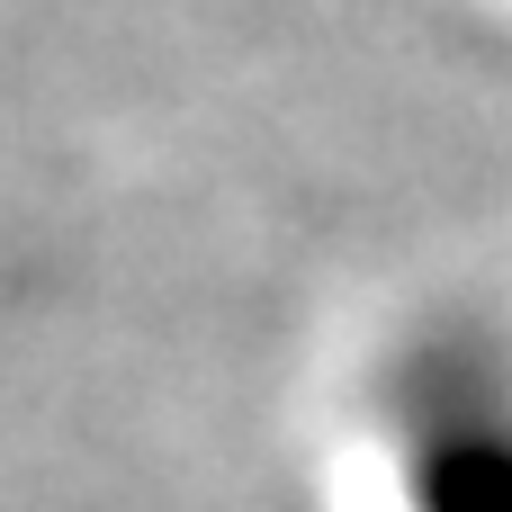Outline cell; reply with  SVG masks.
<instances>
[{"label": "cell", "instance_id": "obj_1", "mask_svg": "<svg viewBox=\"0 0 512 512\" xmlns=\"http://www.w3.org/2000/svg\"><path fill=\"white\" fill-rule=\"evenodd\" d=\"M405 512H512V351L441 333L405 369Z\"/></svg>", "mask_w": 512, "mask_h": 512}]
</instances>
